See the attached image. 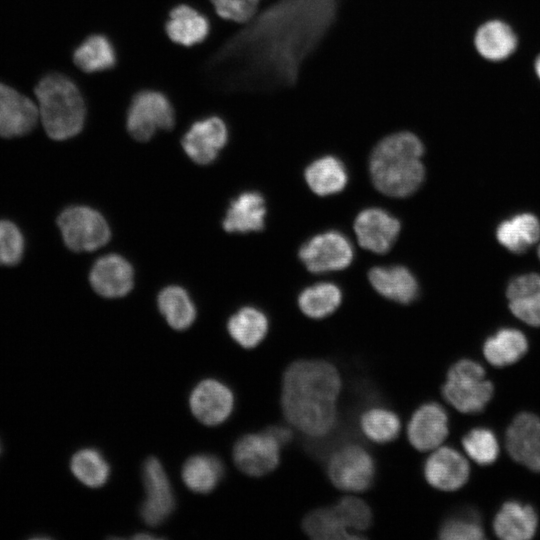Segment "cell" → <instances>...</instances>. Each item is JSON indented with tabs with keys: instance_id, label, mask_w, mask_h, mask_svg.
<instances>
[{
	"instance_id": "15",
	"label": "cell",
	"mask_w": 540,
	"mask_h": 540,
	"mask_svg": "<svg viewBox=\"0 0 540 540\" xmlns=\"http://www.w3.org/2000/svg\"><path fill=\"white\" fill-rule=\"evenodd\" d=\"M193 415L203 424L214 426L224 422L234 406L232 391L215 379L201 381L189 399Z\"/></svg>"
},
{
	"instance_id": "4",
	"label": "cell",
	"mask_w": 540,
	"mask_h": 540,
	"mask_svg": "<svg viewBox=\"0 0 540 540\" xmlns=\"http://www.w3.org/2000/svg\"><path fill=\"white\" fill-rule=\"evenodd\" d=\"M341 390V378L333 364L320 359H302L284 372L281 397L306 405H332Z\"/></svg>"
},
{
	"instance_id": "17",
	"label": "cell",
	"mask_w": 540,
	"mask_h": 540,
	"mask_svg": "<svg viewBox=\"0 0 540 540\" xmlns=\"http://www.w3.org/2000/svg\"><path fill=\"white\" fill-rule=\"evenodd\" d=\"M448 435V416L435 402L421 405L412 415L407 436L410 444L419 451L438 448Z\"/></svg>"
},
{
	"instance_id": "34",
	"label": "cell",
	"mask_w": 540,
	"mask_h": 540,
	"mask_svg": "<svg viewBox=\"0 0 540 540\" xmlns=\"http://www.w3.org/2000/svg\"><path fill=\"white\" fill-rule=\"evenodd\" d=\"M342 293L333 283H318L304 289L298 298L301 311L314 319L332 314L341 304Z\"/></svg>"
},
{
	"instance_id": "13",
	"label": "cell",
	"mask_w": 540,
	"mask_h": 540,
	"mask_svg": "<svg viewBox=\"0 0 540 540\" xmlns=\"http://www.w3.org/2000/svg\"><path fill=\"white\" fill-rule=\"evenodd\" d=\"M505 446L514 461L540 472V417L530 412L516 415L506 430Z\"/></svg>"
},
{
	"instance_id": "29",
	"label": "cell",
	"mask_w": 540,
	"mask_h": 540,
	"mask_svg": "<svg viewBox=\"0 0 540 540\" xmlns=\"http://www.w3.org/2000/svg\"><path fill=\"white\" fill-rule=\"evenodd\" d=\"M528 350L525 335L514 328H502L493 336L486 339L483 345V354L493 366L504 367L514 364L521 359Z\"/></svg>"
},
{
	"instance_id": "3",
	"label": "cell",
	"mask_w": 540,
	"mask_h": 540,
	"mask_svg": "<svg viewBox=\"0 0 540 540\" xmlns=\"http://www.w3.org/2000/svg\"><path fill=\"white\" fill-rule=\"evenodd\" d=\"M39 123L46 136L64 141L79 134L86 118V105L76 83L61 73L43 76L34 90Z\"/></svg>"
},
{
	"instance_id": "20",
	"label": "cell",
	"mask_w": 540,
	"mask_h": 540,
	"mask_svg": "<svg viewBox=\"0 0 540 540\" xmlns=\"http://www.w3.org/2000/svg\"><path fill=\"white\" fill-rule=\"evenodd\" d=\"M474 46L482 58L500 62L508 59L516 51L518 36L506 21L490 19L477 28Z\"/></svg>"
},
{
	"instance_id": "33",
	"label": "cell",
	"mask_w": 540,
	"mask_h": 540,
	"mask_svg": "<svg viewBox=\"0 0 540 540\" xmlns=\"http://www.w3.org/2000/svg\"><path fill=\"white\" fill-rule=\"evenodd\" d=\"M158 307L168 324L176 330H185L196 318L195 306L188 293L179 286H168L158 295Z\"/></svg>"
},
{
	"instance_id": "25",
	"label": "cell",
	"mask_w": 540,
	"mask_h": 540,
	"mask_svg": "<svg viewBox=\"0 0 540 540\" xmlns=\"http://www.w3.org/2000/svg\"><path fill=\"white\" fill-rule=\"evenodd\" d=\"M266 206L258 192H244L231 201L223 228L227 232L246 233L264 228Z\"/></svg>"
},
{
	"instance_id": "27",
	"label": "cell",
	"mask_w": 540,
	"mask_h": 540,
	"mask_svg": "<svg viewBox=\"0 0 540 540\" xmlns=\"http://www.w3.org/2000/svg\"><path fill=\"white\" fill-rule=\"evenodd\" d=\"M304 176L311 190L320 196L340 192L348 181L344 164L334 156L314 160L305 169Z\"/></svg>"
},
{
	"instance_id": "8",
	"label": "cell",
	"mask_w": 540,
	"mask_h": 540,
	"mask_svg": "<svg viewBox=\"0 0 540 540\" xmlns=\"http://www.w3.org/2000/svg\"><path fill=\"white\" fill-rule=\"evenodd\" d=\"M327 473L339 489L350 492L367 490L373 483L375 463L360 445L348 444L336 450L328 461Z\"/></svg>"
},
{
	"instance_id": "6",
	"label": "cell",
	"mask_w": 540,
	"mask_h": 540,
	"mask_svg": "<svg viewBox=\"0 0 540 540\" xmlns=\"http://www.w3.org/2000/svg\"><path fill=\"white\" fill-rule=\"evenodd\" d=\"M63 245L70 251L90 252L105 245L111 236L105 218L83 205L64 207L55 218Z\"/></svg>"
},
{
	"instance_id": "31",
	"label": "cell",
	"mask_w": 540,
	"mask_h": 540,
	"mask_svg": "<svg viewBox=\"0 0 540 540\" xmlns=\"http://www.w3.org/2000/svg\"><path fill=\"white\" fill-rule=\"evenodd\" d=\"M230 336L242 347H256L266 336L268 319L266 315L254 308L244 307L232 315L227 324Z\"/></svg>"
},
{
	"instance_id": "32",
	"label": "cell",
	"mask_w": 540,
	"mask_h": 540,
	"mask_svg": "<svg viewBox=\"0 0 540 540\" xmlns=\"http://www.w3.org/2000/svg\"><path fill=\"white\" fill-rule=\"evenodd\" d=\"M302 527L309 537L317 540L363 538L348 530L334 506L311 511L303 519Z\"/></svg>"
},
{
	"instance_id": "28",
	"label": "cell",
	"mask_w": 540,
	"mask_h": 540,
	"mask_svg": "<svg viewBox=\"0 0 540 540\" xmlns=\"http://www.w3.org/2000/svg\"><path fill=\"white\" fill-rule=\"evenodd\" d=\"M499 243L514 253H521L540 237V222L531 213H520L502 221L496 229Z\"/></svg>"
},
{
	"instance_id": "14",
	"label": "cell",
	"mask_w": 540,
	"mask_h": 540,
	"mask_svg": "<svg viewBox=\"0 0 540 540\" xmlns=\"http://www.w3.org/2000/svg\"><path fill=\"white\" fill-rule=\"evenodd\" d=\"M228 141V129L222 118L209 116L195 121L181 140L186 154L197 164L213 162Z\"/></svg>"
},
{
	"instance_id": "12",
	"label": "cell",
	"mask_w": 540,
	"mask_h": 540,
	"mask_svg": "<svg viewBox=\"0 0 540 540\" xmlns=\"http://www.w3.org/2000/svg\"><path fill=\"white\" fill-rule=\"evenodd\" d=\"M143 482L146 498L140 514L151 526L161 524L171 514L175 506L173 491L167 474L155 457H149L143 465Z\"/></svg>"
},
{
	"instance_id": "40",
	"label": "cell",
	"mask_w": 540,
	"mask_h": 540,
	"mask_svg": "<svg viewBox=\"0 0 540 540\" xmlns=\"http://www.w3.org/2000/svg\"><path fill=\"white\" fill-rule=\"evenodd\" d=\"M439 536L444 540H480L484 538V531L478 516L468 512L447 519Z\"/></svg>"
},
{
	"instance_id": "1",
	"label": "cell",
	"mask_w": 540,
	"mask_h": 540,
	"mask_svg": "<svg viewBox=\"0 0 540 540\" xmlns=\"http://www.w3.org/2000/svg\"><path fill=\"white\" fill-rule=\"evenodd\" d=\"M340 0H277L222 45L205 65L212 86L266 92L293 86L335 22Z\"/></svg>"
},
{
	"instance_id": "22",
	"label": "cell",
	"mask_w": 540,
	"mask_h": 540,
	"mask_svg": "<svg viewBox=\"0 0 540 540\" xmlns=\"http://www.w3.org/2000/svg\"><path fill=\"white\" fill-rule=\"evenodd\" d=\"M506 295L511 312L521 321L540 326V275L523 274L508 285Z\"/></svg>"
},
{
	"instance_id": "45",
	"label": "cell",
	"mask_w": 540,
	"mask_h": 540,
	"mask_svg": "<svg viewBox=\"0 0 540 540\" xmlns=\"http://www.w3.org/2000/svg\"><path fill=\"white\" fill-rule=\"evenodd\" d=\"M1 451H2V446H1V442H0V454H1Z\"/></svg>"
},
{
	"instance_id": "30",
	"label": "cell",
	"mask_w": 540,
	"mask_h": 540,
	"mask_svg": "<svg viewBox=\"0 0 540 540\" xmlns=\"http://www.w3.org/2000/svg\"><path fill=\"white\" fill-rule=\"evenodd\" d=\"M224 467L217 457L199 454L187 459L182 468L185 485L196 493H209L219 483Z\"/></svg>"
},
{
	"instance_id": "26",
	"label": "cell",
	"mask_w": 540,
	"mask_h": 540,
	"mask_svg": "<svg viewBox=\"0 0 540 540\" xmlns=\"http://www.w3.org/2000/svg\"><path fill=\"white\" fill-rule=\"evenodd\" d=\"M72 59L81 71L96 73L114 68L117 63V53L107 36L92 34L75 48Z\"/></svg>"
},
{
	"instance_id": "7",
	"label": "cell",
	"mask_w": 540,
	"mask_h": 540,
	"mask_svg": "<svg viewBox=\"0 0 540 540\" xmlns=\"http://www.w3.org/2000/svg\"><path fill=\"white\" fill-rule=\"evenodd\" d=\"M174 124V108L164 93L146 89L133 96L127 111L126 127L135 140L149 141L157 131L170 130Z\"/></svg>"
},
{
	"instance_id": "5",
	"label": "cell",
	"mask_w": 540,
	"mask_h": 540,
	"mask_svg": "<svg viewBox=\"0 0 540 540\" xmlns=\"http://www.w3.org/2000/svg\"><path fill=\"white\" fill-rule=\"evenodd\" d=\"M484 368L470 359L451 366L442 387L443 398L455 409L466 414L484 410L493 395V384L486 379Z\"/></svg>"
},
{
	"instance_id": "24",
	"label": "cell",
	"mask_w": 540,
	"mask_h": 540,
	"mask_svg": "<svg viewBox=\"0 0 540 540\" xmlns=\"http://www.w3.org/2000/svg\"><path fill=\"white\" fill-rule=\"evenodd\" d=\"M538 517L530 505L505 502L493 521L495 534L504 540H528L536 532Z\"/></svg>"
},
{
	"instance_id": "18",
	"label": "cell",
	"mask_w": 540,
	"mask_h": 540,
	"mask_svg": "<svg viewBox=\"0 0 540 540\" xmlns=\"http://www.w3.org/2000/svg\"><path fill=\"white\" fill-rule=\"evenodd\" d=\"M469 464L457 450L444 446L436 449L425 461L427 482L442 491H455L469 478Z\"/></svg>"
},
{
	"instance_id": "2",
	"label": "cell",
	"mask_w": 540,
	"mask_h": 540,
	"mask_svg": "<svg viewBox=\"0 0 540 540\" xmlns=\"http://www.w3.org/2000/svg\"><path fill=\"white\" fill-rule=\"evenodd\" d=\"M424 146L413 133L401 131L383 138L373 149L369 170L375 187L391 197H406L421 185Z\"/></svg>"
},
{
	"instance_id": "19",
	"label": "cell",
	"mask_w": 540,
	"mask_h": 540,
	"mask_svg": "<svg viewBox=\"0 0 540 540\" xmlns=\"http://www.w3.org/2000/svg\"><path fill=\"white\" fill-rule=\"evenodd\" d=\"M133 268L123 257L110 254L98 259L89 274L91 287L107 298L122 297L133 287Z\"/></svg>"
},
{
	"instance_id": "39",
	"label": "cell",
	"mask_w": 540,
	"mask_h": 540,
	"mask_svg": "<svg viewBox=\"0 0 540 540\" xmlns=\"http://www.w3.org/2000/svg\"><path fill=\"white\" fill-rule=\"evenodd\" d=\"M334 507L348 530L356 535H359L357 533L365 531L371 525V509L359 498L353 496L343 497ZM359 536L363 537V535Z\"/></svg>"
},
{
	"instance_id": "38",
	"label": "cell",
	"mask_w": 540,
	"mask_h": 540,
	"mask_svg": "<svg viewBox=\"0 0 540 540\" xmlns=\"http://www.w3.org/2000/svg\"><path fill=\"white\" fill-rule=\"evenodd\" d=\"M467 455L480 465L492 464L499 455V445L495 434L487 428L470 430L462 439Z\"/></svg>"
},
{
	"instance_id": "37",
	"label": "cell",
	"mask_w": 540,
	"mask_h": 540,
	"mask_svg": "<svg viewBox=\"0 0 540 540\" xmlns=\"http://www.w3.org/2000/svg\"><path fill=\"white\" fill-rule=\"evenodd\" d=\"M27 239L21 226L13 219L0 217V267H16L23 261Z\"/></svg>"
},
{
	"instance_id": "43",
	"label": "cell",
	"mask_w": 540,
	"mask_h": 540,
	"mask_svg": "<svg viewBox=\"0 0 540 540\" xmlns=\"http://www.w3.org/2000/svg\"><path fill=\"white\" fill-rule=\"evenodd\" d=\"M534 71L537 76V78L540 81V53L537 55L534 61Z\"/></svg>"
},
{
	"instance_id": "41",
	"label": "cell",
	"mask_w": 540,
	"mask_h": 540,
	"mask_svg": "<svg viewBox=\"0 0 540 540\" xmlns=\"http://www.w3.org/2000/svg\"><path fill=\"white\" fill-rule=\"evenodd\" d=\"M216 13L237 23H248L257 13L261 0H210Z\"/></svg>"
},
{
	"instance_id": "16",
	"label": "cell",
	"mask_w": 540,
	"mask_h": 540,
	"mask_svg": "<svg viewBox=\"0 0 540 540\" xmlns=\"http://www.w3.org/2000/svg\"><path fill=\"white\" fill-rule=\"evenodd\" d=\"M354 230L361 247L383 254L396 241L400 222L380 208H368L357 215Z\"/></svg>"
},
{
	"instance_id": "23",
	"label": "cell",
	"mask_w": 540,
	"mask_h": 540,
	"mask_svg": "<svg viewBox=\"0 0 540 540\" xmlns=\"http://www.w3.org/2000/svg\"><path fill=\"white\" fill-rule=\"evenodd\" d=\"M368 278L379 294L398 303H411L418 295V282L404 266L374 267Z\"/></svg>"
},
{
	"instance_id": "11",
	"label": "cell",
	"mask_w": 540,
	"mask_h": 540,
	"mask_svg": "<svg viewBox=\"0 0 540 540\" xmlns=\"http://www.w3.org/2000/svg\"><path fill=\"white\" fill-rule=\"evenodd\" d=\"M280 447L266 430L259 434L244 435L234 445L233 459L243 473L260 477L278 466Z\"/></svg>"
},
{
	"instance_id": "10",
	"label": "cell",
	"mask_w": 540,
	"mask_h": 540,
	"mask_svg": "<svg viewBox=\"0 0 540 540\" xmlns=\"http://www.w3.org/2000/svg\"><path fill=\"white\" fill-rule=\"evenodd\" d=\"M39 124L37 103L0 82V139L30 136Z\"/></svg>"
},
{
	"instance_id": "42",
	"label": "cell",
	"mask_w": 540,
	"mask_h": 540,
	"mask_svg": "<svg viewBox=\"0 0 540 540\" xmlns=\"http://www.w3.org/2000/svg\"><path fill=\"white\" fill-rule=\"evenodd\" d=\"M266 431L272 435L281 446L289 443V441L292 439L291 430L284 426H271L266 429Z\"/></svg>"
},
{
	"instance_id": "35",
	"label": "cell",
	"mask_w": 540,
	"mask_h": 540,
	"mask_svg": "<svg viewBox=\"0 0 540 540\" xmlns=\"http://www.w3.org/2000/svg\"><path fill=\"white\" fill-rule=\"evenodd\" d=\"M70 468L80 482L91 488L104 485L110 473V467L105 458L93 448L77 451L71 458Z\"/></svg>"
},
{
	"instance_id": "44",
	"label": "cell",
	"mask_w": 540,
	"mask_h": 540,
	"mask_svg": "<svg viewBox=\"0 0 540 540\" xmlns=\"http://www.w3.org/2000/svg\"><path fill=\"white\" fill-rule=\"evenodd\" d=\"M538 256H539V259H540V245L538 247Z\"/></svg>"
},
{
	"instance_id": "9",
	"label": "cell",
	"mask_w": 540,
	"mask_h": 540,
	"mask_svg": "<svg viewBox=\"0 0 540 540\" xmlns=\"http://www.w3.org/2000/svg\"><path fill=\"white\" fill-rule=\"evenodd\" d=\"M299 258L313 273L341 270L352 262L353 248L345 235L328 231L305 242L299 250Z\"/></svg>"
},
{
	"instance_id": "21",
	"label": "cell",
	"mask_w": 540,
	"mask_h": 540,
	"mask_svg": "<svg viewBox=\"0 0 540 540\" xmlns=\"http://www.w3.org/2000/svg\"><path fill=\"white\" fill-rule=\"evenodd\" d=\"M210 29L209 19L187 4L173 7L165 23V31L170 40L186 47L202 43Z\"/></svg>"
},
{
	"instance_id": "36",
	"label": "cell",
	"mask_w": 540,
	"mask_h": 540,
	"mask_svg": "<svg viewBox=\"0 0 540 540\" xmlns=\"http://www.w3.org/2000/svg\"><path fill=\"white\" fill-rule=\"evenodd\" d=\"M360 427L368 439L384 444L398 437L401 423L393 411L384 407H373L361 415Z\"/></svg>"
}]
</instances>
